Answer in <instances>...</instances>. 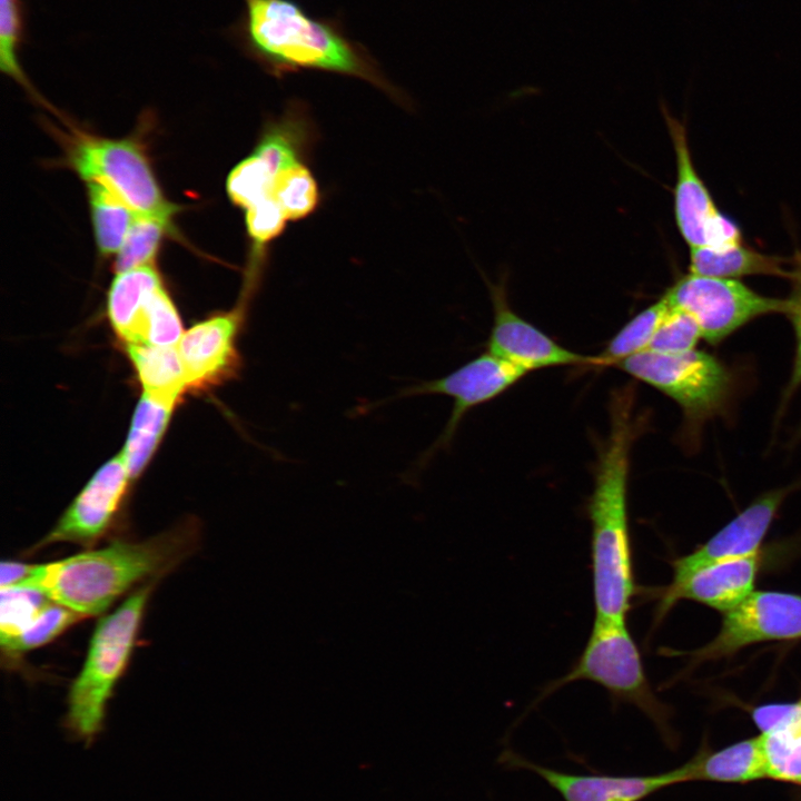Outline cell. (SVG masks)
<instances>
[{"mask_svg": "<svg viewBox=\"0 0 801 801\" xmlns=\"http://www.w3.org/2000/svg\"><path fill=\"white\" fill-rule=\"evenodd\" d=\"M616 367L673 399L683 412L684 438L691 441L708 419L725 409L732 392L728 368L702 350L665 354L646 349Z\"/></svg>", "mask_w": 801, "mask_h": 801, "instance_id": "6", "label": "cell"}, {"mask_svg": "<svg viewBox=\"0 0 801 801\" xmlns=\"http://www.w3.org/2000/svg\"><path fill=\"white\" fill-rule=\"evenodd\" d=\"M527 374L486 350L445 376L408 387L399 396L434 394L453 399L452 413L437 442L444 445L452 439L468 411L496 398Z\"/></svg>", "mask_w": 801, "mask_h": 801, "instance_id": "14", "label": "cell"}, {"mask_svg": "<svg viewBox=\"0 0 801 801\" xmlns=\"http://www.w3.org/2000/svg\"><path fill=\"white\" fill-rule=\"evenodd\" d=\"M87 188L98 249L117 254L139 214L101 182L87 181Z\"/></svg>", "mask_w": 801, "mask_h": 801, "instance_id": "22", "label": "cell"}, {"mask_svg": "<svg viewBox=\"0 0 801 801\" xmlns=\"http://www.w3.org/2000/svg\"><path fill=\"white\" fill-rule=\"evenodd\" d=\"M582 680L602 686L614 704L637 708L661 731L669 732V710L651 689L640 650L626 622L594 619L586 644L572 669L547 684L540 699Z\"/></svg>", "mask_w": 801, "mask_h": 801, "instance_id": "5", "label": "cell"}, {"mask_svg": "<svg viewBox=\"0 0 801 801\" xmlns=\"http://www.w3.org/2000/svg\"><path fill=\"white\" fill-rule=\"evenodd\" d=\"M125 347L145 395L175 407L189 392L177 345Z\"/></svg>", "mask_w": 801, "mask_h": 801, "instance_id": "18", "label": "cell"}, {"mask_svg": "<svg viewBox=\"0 0 801 801\" xmlns=\"http://www.w3.org/2000/svg\"><path fill=\"white\" fill-rule=\"evenodd\" d=\"M801 637V596L753 591L724 613L718 635L695 652L701 660L732 654L752 643Z\"/></svg>", "mask_w": 801, "mask_h": 801, "instance_id": "10", "label": "cell"}, {"mask_svg": "<svg viewBox=\"0 0 801 801\" xmlns=\"http://www.w3.org/2000/svg\"><path fill=\"white\" fill-rule=\"evenodd\" d=\"M798 437H801V425L799 427Z\"/></svg>", "mask_w": 801, "mask_h": 801, "instance_id": "35", "label": "cell"}, {"mask_svg": "<svg viewBox=\"0 0 801 801\" xmlns=\"http://www.w3.org/2000/svg\"><path fill=\"white\" fill-rule=\"evenodd\" d=\"M493 324L487 352L526 372L557 366H604L596 356L573 352L513 310L504 278L490 283Z\"/></svg>", "mask_w": 801, "mask_h": 801, "instance_id": "11", "label": "cell"}, {"mask_svg": "<svg viewBox=\"0 0 801 801\" xmlns=\"http://www.w3.org/2000/svg\"><path fill=\"white\" fill-rule=\"evenodd\" d=\"M767 778L801 784V721L761 733Z\"/></svg>", "mask_w": 801, "mask_h": 801, "instance_id": "25", "label": "cell"}, {"mask_svg": "<svg viewBox=\"0 0 801 801\" xmlns=\"http://www.w3.org/2000/svg\"><path fill=\"white\" fill-rule=\"evenodd\" d=\"M789 280L792 286L789 297L784 299L785 307L783 314L788 316L793 327L795 355L787 395H791L795 388L801 385V255L795 256L793 259V268L791 269Z\"/></svg>", "mask_w": 801, "mask_h": 801, "instance_id": "32", "label": "cell"}, {"mask_svg": "<svg viewBox=\"0 0 801 801\" xmlns=\"http://www.w3.org/2000/svg\"><path fill=\"white\" fill-rule=\"evenodd\" d=\"M668 310V301L662 296L630 319L599 354L604 366H616L620 362L649 349Z\"/></svg>", "mask_w": 801, "mask_h": 801, "instance_id": "23", "label": "cell"}, {"mask_svg": "<svg viewBox=\"0 0 801 801\" xmlns=\"http://www.w3.org/2000/svg\"><path fill=\"white\" fill-rule=\"evenodd\" d=\"M154 264L117 274L108 291L109 322L123 345H138L156 294L162 288Z\"/></svg>", "mask_w": 801, "mask_h": 801, "instance_id": "17", "label": "cell"}, {"mask_svg": "<svg viewBox=\"0 0 801 801\" xmlns=\"http://www.w3.org/2000/svg\"><path fill=\"white\" fill-rule=\"evenodd\" d=\"M174 408L142 394L120 453L132 479L139 476L149 463L168 426Z\"/></svg>", "mask_w": 801, "mask_h": 801, "instance_id": "21", "label": "cell"}, {"mask_svg": "<svg viewBox=\"0 0 801 801\" xmlns=\"http://www.w3.org/2000/svg\"><path fill=\"white\" fill-rule=\"evenodd\" d=\"M130 481L121 454L106 462L33 548L61 542L92 546L112 524Z\"/></svg>", "mask_w": 801, "mask_h": 801, "instance_id": "13", "label": "cell"}, {"mask_svg": "<svg viewBox=\"0 0 801 801\" xmlns=\"http://www.w3.org/2000/svg\"><path fill=\"white\" fill-rule=\"evenodd\" d=\"M689 781L746 783L767 778L759 736L695 755L685 764Z\"/></svg>", "mask_w": 801, "mask_h": 801, "instance_id": "19", "label": "cell"}, {"mask_svg": "<svg viewBox=\"0 0 801 801\" xmlns=\"http://www.w3.org/2000/svg\"><path fill=\"white\" fill-rule=\"evenodd\" d=\"M51 602L39 591L1 589L0 640L18 634Z\"/></svg>", "mask_w": 801, "mask_h": 801, "instance_id": "29", "label": "cell"}, {"mask_svg": "<svg viewBox=\"0 0 801 801\" xmlns=\"http://www.w3.org/2000/svg\"><path fill=\"white\" fill-rule=\"evenodd\" d=\"M669 307L691 315L702 338L715 345L754 318L783 313L785 300L760 295L738 279L688 274L663 295Z\"/></svg>", "mask_w": 801, "mask_h": 801, "instance_id": "8", "label": "cell"}, {"mask_svg": "<svg viewBox=\"0 0 801 801\" xmlns=\"http://www.w3.org/2000/svg\"><path fill=\"white\" fill-rule=\"evenodd\" d=\"M32 564L2 561L0 571V587L8 589L21 583L30 573Z\"/></svg>", "mask_w": 801, "mask_h": 801, "instance_id": "34", "label": "cell"}, {"mask_svg": "<svg viewBox=\"0 0 801 801\" xmlns=\"http://www.w3.org/2000/svg\"><path fill=\"white\" fill-rule=\"evenodd\" d=\"M752 719L761 733L801 721V701L764 704L752 711Z\"/></svg>", "mask_w": 801, "mask_h": 801, "instance_id": "33", "label": "cell"}, {"mask_svg": "<svg viewBox=\"0 0 801 801\" xmlns=\"http://www.w3.org/2000/svg\"><path fill=\"white\" fill-rule=\"evenodd\" d=\"M66 152L70 167L82 179L103 184L137 214L171 225L178 208L164 196L137 142L71 129L66 135Z\"/></svg>", "mask_w": 801, "mask_h": 801, "instance_id": "7", "label": "cell"}, {"mask_svg": "<svg viewBox=\"0 0 801 801\" xmlns=\"http://www.w3.org/2000/svg\"><path fill=\"white\" fill-rule=\"evenodd\" d=\"M758 554L721 561L694 572L682 583L669 584L655 612L659 622L682 599L693 600L723 613L753 592Z\"/></svg>", "mask_w": 801, "mask_h": 801, "instance_id": "16", "label": "cell"}, {"mask_svg": "<svg viewBox=\"0 0 801 801\" xmlns=\"http://www.w3.org/2000/svg\"><path fill=\"white\" fill-rule=\"evenodd\" d=\"M274 175L254 152L235 166L226 182L231 201L244 208L271 197Z\"/></svg>", "mask_w": 801, "mask_h": 801, "instance_id": "28", "label": "cell"}, {"mask_svg": "<svg viewBox=\"0 0 801 801\" xmlns=\"http://www.w3.org/2000/svg\"><path fill=\"white\" fill-rule=\"evenodd\" d=\"M245 220L249 238L258 253L284 231L287 218L274 198L269 197L247 208Z\"/></svg>", "mask_w": 801, "mask_h": 801, "instance_id": "31", "label": "cell"}, {"mask_svg": "<svg viewBox=\"0 0 801 801\" xmlns=\"http://www.w3.org/2000/svg\"><path fill=\"white\" fill-rule=\"evenodd\" d=\"M702 338L696 320L685 312L669 307L661 322L650 350L665 354H680L695 349Z\"/></svg>", "mask_w": 801, "mask_h": 801, "instance_id": "30", "label": "cell"}, {"mask_svg": "<svg viewBox=\"0 0 801 801\" xmlns=\"http://www.w3.org/2000/svg\"><path fill=\"white\" fill-rule=\"evenodd\" d=\"M785 259L765 255L743 246L742 243L721 247L691 248L690 273L735 279L742 276H777L790 278Z\"/></svg>", "mask_w": 801, "mask_h": 801, "instance_id": "20", "label": "cell"}, {"mask_svg": "<svg viewBox=\"0 0 801 801\" xmlns=\"http://www.w3.org/2000/svg\"><path fill=\"white\" fill-rule=\"evenodd\" d=\"M271 197L279 205L287 220H299L316 209L319 190L312 171L298 161L275 175Z\"/></svg>", "mask_w": 801, "mask_h": 801, "instance_id": "24", "label": "cell"}, {"mask_svg": "<svg viewBox=\"0 0 801 801\" xmlns=\"http://www.w3.org/2000/svg\"><path fill=\"white\" fill-rule=\"evenodd\" d=\"M170 227L159 219L138 215L117 253L116 274L152 264L161 238Z\"/></svg>", "mask_w": 801, "mask_h": 801, "instance_id": "27", "label": "cell"}, {"mask_svg": "<svg viewBox=\"0 0 801 801\" xmlns=\"http://www.w3.org/2000/svg\"><path fill=\"white\" fill-rule=\"evenodd\" d=\"M663 115L675 154L674 217L682 238L690 248L742 243L740 228L718 209L694 167L685 126L666 109Z\"/></svg>", "mask_w": 801, "mask_h": 801, "instance_id": "9", "label": "cell"}, {"mask_svg": "<svg viewBox=\"0 0 801 801\" xmlns=\"http://www.w3.org/2000/svg\"><path fill=\"white\" fill-rule=\"evenodd\" d=\"M237 37L245 51L275 76L333 72L397 93L370 53L346 34L339 21L315 18L294 0H245Z\"/></svg>", "mask_w": 801, "mask_h": 801, "instance_id": "3", "label": "cell"}, {"mask_svg": "<svg viewBox=\"0 0 801 801\" xmlns=\"http://www.w3.org/2000/svg\"><path fill=\"white\" fill-rule=\"evenodd\" d=\"M85 619L80 613L51 601L21 632L0 640L2 652L17 656L42 646Z\"/></svg>", "mask_w": 801, "mask_h": 801, "instance_id": "26", "label": "cell"}, {"mask_svg": "<svg viewBox=\"0 0 801 801\" xmlns=\"http://www.w3.org/2000/svg\"><path fill=\"white\" fill-rule=\"evenodd\" d=\"M790 491L791 486L762 494L700 548L674 560L670 584L682 583L694 572L714 563L758 554L774 515Z\"/></svg>", "mask_w": 801, "mask_h": 801, "instance_id": "15", "label": "cell"}, {"mask_svg": "<svg viewBox=\"0 0 801 801\" xmlns=\"http://www.w3.org/2000/svg\"><path fill=\"white\" fill-rule=\"evenodd\" d=\"M198 531L185 523L141 542L116 541L58 561L32 564L18 585L89 617L103 613L145 578L174 568L196 547ZM9 589V587H8Z\"/></svg>", "mask_w": 801, "mask_h": 801, "instance_id": "2", "label": "cell"}, {"mask_svg": "<svg viewBox=\"0 0 801 801\" xmlns=\"http://www.w3.org/2000/svg\"><path fill=\"white\" fill-rule=\"evenodd\" d=\"M632 392L615 394L611 428L601 446L587 502L596 620L626 622L637 593L629 522L630 452L635 437Z\"/></svg>", "mask_w": 801, "mask_h": 801, "instance_id": "1", "label": "cell"}, {"mask_svg": "<svg viewBox=\"0 0 801 801\" xmlns=\"http://www.w3.org/2000/svg\"><path fill=\"white\" fill-rule=\"evenodd\" d=\"M152 584L135 591L97 624L68 695V723L88 739L100 729L107 702L131 655Z\"/></svg>", "mask_w": 801, "mask_h": 801, "instance_id": "4", "label": "cell"}, {"mask_svg": "<svg viewBox=\"0 0 801 801\" xmlns=\"http://www.w3.org/2000/svg\"><path fill=\"white\" fill-rule=\"evenodd\" d=\"M245 303L191 326L177 344L189 392H202L236 378L241 368L238 337Z\"/></svg>", "mask_w": 801, "mask_h": 801, "instance_id": "12", "label": "cell"}]
</instances>
